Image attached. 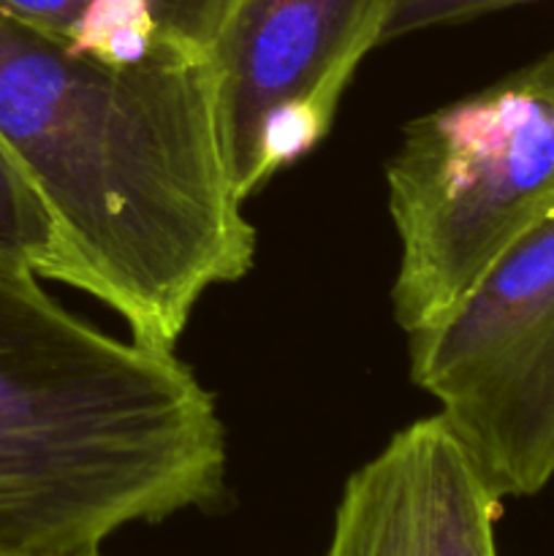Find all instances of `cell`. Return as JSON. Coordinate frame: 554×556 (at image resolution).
Listing matches in <instances>:
<instances>
[{"mask_svg":"<svg viewBox=\"0 0 554 556\" xmlns=\"http://www.w3.org/2000/svg\"><path fill=\"white\" fill-rule=\"evenodd\" d=\"M0 556H101V554H30V552H9V548H0Z\"/></svg>","mask_w":554,"mask_h":556,"instance_id":"30bf717a","label":"cell"},{"mask_svg":"<svg viewBox=\"0 0 554 556\" xmlns=\"http://www.w3.org/2000/svg\"><path fill=\"white\" fill-rule=\"evenodd\" d=\"M0 261L22 266L41 280H68L58 231L47 206L9 147L0 139Z\"/></svg>","mask_w":554,"mask_h":556,"instance_id":"ba28073f","label":"cell"},{"mask_svg":"<svg viewBox=\"0 0 554 556\" xmlns=\"http://www.w3.org/2000/svg\"><path fill=\"white\" fill-rule=\"evenodd\" d=\"M0 139L47 206L68 280L174 348L255 264L215 60L106 65L0 9Z\"/></svg>","mask_w":554,"mask_h":556,"instance_id":"6da1fadb","label":"cell"},{"mask_svg":"<svg viewBox=\"0 0 554 556\" xmlns=\"http://www.w3.org/2000/svg\"><path fill=\"white\" fill-rule=\"evenodd\" d=\"M391 0H234L217 41L221 114L239 199L269 112L307 106L335 123L358 63L383 43Z\"/></svg>","mask_w":554,"mask_h":556,"instance_id":"5b68a950","label":"cell"},{"mask_svg":"<svg viewBox=\"0 0 554 556\" xmlns=\"http://www.w3.org/2000/svg\"><path fill=\"white\" fill-rule=\"evenodd\" d=\"M411 380L500 500L554 478V206L429 329Z\"/></svg>","mask_w":554,"mask_h":556,"instance_id":"277c9868","label":"cell"},{"mask_svg":"<svg viewBox=\"0 0 554 556\" xmlns=\"http://www.w3.org/2000/svg\"><path fill=\"white\" fill-rule=\"evenodd\" d=\"M234 0H0L74 54L106 65L210 60Z\"/></svg>","mask_w":554,"mask_h":556,"instance_id":"52a82bcc","label":"cell"},{"mask_svg":"<svg viewBox=\"0 0 554 556\" xmlns=\"http://www.w3.org/2000/svg\"><path fill=\"white\" fill-rule=\"evenodd\" d=\"M521 3H536V0H391L383 43L418 30H429V27L459 25V22Z\"/></svg>","mask_w":554,"mask_h":556,"instance_id":"9c48e42d","label":"cell"},{"mask_svg":"<svg viewBox=\"0 0 554 556\" xmlns=\"http://www.w3.org/2000/svg\"><path fill=\"white\" fill-rule=\"evenodd\" d=\"M226 470L215 396L174 348L117 340L0 261V548L101 554L212 508Z\"/></svg>","mask_w":554,"mask_h":556,"instance_id":"7a4b0ae2","label":"cell"},{"mask_svg":"<svg viewBox=\"0 0 554 556\" xmlns=\"http://www.w3.org/2000/svg\"><path fill=\"white\" fill-rule=\"evenodd\" d=\"M500 508L435 413L391 434L348 478L326 556H498Z\"/></svg>","mask_w":554,"mask_h":556,"instance_id":"8992f818","label":"cell"},{"mask_svg":"<svg viewBox=\"0 0 554 556\" xmlns=\"http://www.w3.org/2000/svg\"><path fill=\"white\" fill-rule=\"evenodd\" d=\"M386 190L400 242L391 307L416 334L554 206V49L407 123Z\"/></svg>","mask_w":554,"mask_h":556,"instance_id":"3957f363","label":"cell"}]
</instances>
